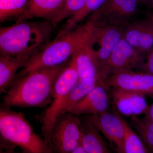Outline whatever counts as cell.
<instances>
[{
  "label": "cell",
  "mask_w": 153,
  "mask_h": 153,
  "mask_svg": "<svg viewBox=\"0 0 153 153\" xmlns=\"http://www.w3.org/2000/svg\"><path fill=\"white\" fill-rule=\"evenodd\" d=\"M132 124L140 137L149 153H153V122L138 116L131 117Z\"/></svg>",
  "instance_id": "obj_22"
},
{
  "label": "cell",
  "mask_w": 153,
  "mask_h": 153,
  "mask_svg": "<svg viewBox=\"0 0 153 153\" xmlns=\"http://www.w3.org/2000/svg\"><path fill=\"white\" fill-rule=\"evenodd\" d=\"M74 55L69 59L57 76L52 88L51 104L41 117V133L46 142L49 145L53 126L64 101L70 91L79 80Z\"/></svg>",
  "instance_id": "obj_5"
},
{
  "label": "cell",
  "mask_w": 153,
  "mask_h": 153,
  "mask_svg": "<svg viewBox=\"0 0 153 153\" xmlns=\"http://www.w3.org/2000/svg\"><path fill=\"white\" fill-rule=\"evenodd\" d=\"M147 19L149 20L153 29V12L148 13Z\"/></svg>",
  "instance_id": "obj_29"
},
{
  "label": "cell",
  "mask_w": 153,
  "mask_h": 153,
  "mask_svg": "<svg viewBox=\"0 0 153 153\" xmlns=\"http://www.w3.org/2000/svg\"><path fill=\"white\" fill-rule=\"evenodd\" d=\"M110 74V71L107 66H105L95 77L88 79H79L66 97L60 111V115L68 112L72 106L97 86L105 84V80Z\"/></svg>",
  "instance_id": "obj_15"
},
{
  "label": "cell",
  "mask_w": 153,
  "mask_h": 153,
  "mask_svg": "<svg viewBox=\"0 0 153 153\" xmlns=\"http://www.w3.org/2000/svg\"></svg>",
  "instance_id": "obj_31"
},
{
  "label": "cell",
  "mask_w": 153,
  "mask_h": 153,
  "mask_svg": "<svg viewBox=\"0 0 153 153\" xmlns=\"http://www.w3.org/2000/svg\"><path fill=\"white\" fill-rule=\"evenodd\" d=\"M146 59L142 70L143 72L153 75V48L147 54Z\"/></svg>",
  "instance_id": "obj_25"
},
{
  "label": "cell",
  "mask_w": 153,
  "mask_h": 153,
  "mask_svg": "<svg viewBox=\"0 0 153 153\" xmlns=\"http://www.w3.org/2000/svg\"><path fill=\"white\" fill-rule=\"evenodd\" d=\"M110 88L113 109L121 115L134 117L144 114L149 106L145 95L117 88Z\"/></svg>",
  "instance_id": "obj_12"
},
{
  "label": "cell",
  "mask_w": 153,
  "mask_h": 153,
  "mask_svg": "<svg viewBox=\"0 0 153 153\" xmlns=\"http://www.w3.org/2000/svg\"><path fill=\"white\" fill-rule=\"evenodd\" d=\"M53 28L45 20H25L0 26V56L32 57L49 42Z\"/></svg>",
  "instance_id": "obj_1"
},
{
  "label": "cell",
  "mask_w": 153,
  "mask_h": 153,
  "mask_svg": "<svg viewBox=\"0 0 153 153\" xmlns=\"http://www.w3.org/2000/svg\"><path fill=\"white\" fill-rule=\"evenodd\" d=\"M151 2H152V4L153 5V0H150Z\"/></svg>",
  "instance_id": "obj_30"
},
{
  "label": "cell",
  "mask_w": 153,
  "mask_h": 153,
  "mask_svg": "<svg viewBox=\"0 0 153 153\" xmlns=\"http://www.w3.org/2000/svg\"><path fill=\"white\" fill-rule=\"evenodd\" d=\"M29 0H0V24L17 20L25 13Z\"/></svg>",
  "instance_id": "obj_21"
},
{
  "label": "cell",
  "mask_w": 153,
  "mask_h": 153,
  "mask_svg": "<svg viewBox=\"0 0 153 153\" xmlns=\"http://www.w3.org/2000/svg\"><path fill=\"white\" fill-rule=\"evenodd\" d=\"M79 117L70 112L60 114L52 128L49 145L52 153H71L81 141Z\"/></svg>",
  "instance_id": "obj_7"
},
{
  "label": "cell",
  "mask_w": 153,
  "mask_h": 153,
  "mask_svg": "<svg viewBox=\"0 0 153 153\" xmlns=\"http://www.w3.org/2000/svg\"><path fill=\"white\" fill-rule=\"evenodd\" d=\"M144 114V118L153 122V103L150 105H149Z\"/></svg>",
  "instance_id": "obj_27"
},
{
  "label": "cell",
  "mask_w": 153,
  "mask_h": 153,
  "mask_svg": "<svg viewBox=\"0 0 153 153\" xmlns=\"http://www.w3.org/2000/svg\"><path fill=\"white\" fill-rule=\"evenodd\" d=\"M105 84L108 88H117L153 97V75L146 72L126 70L110 74Z\"/></svg>",
  "instance_id": "obj_9"
},
{
  "label": "cell",
  "mask_w": 153,
  "mask_h": 153,
  "mask_svg": "<svg viewBox=\"0 0 153 153\" xmlns=\"http://www.w3.org/2000/svg\"><path fill=\"white\" fill-rule=\"evenodd\" d=\"M87 0H65L63 8L55 21L52 23L53 27L57 26L64 19L75 15L85 6Z\"/></svg>",
  "instance_id": "obj_24"
},
{
  "label": "cell",
  "mask_w": 153,
  "mask_h": 153,
  "mask_svg": "<svg viewBox=\"0 0 153 153\" xmlns=\"http://www.w3.org/2000/svg\"><path fill=\"white\" fill-rule=\"evenodd\" d=\"M105 84L98 85L71 107L68 112L79 116L96 115L109 111L111 98Z\"/></svg>",
  "instance_id": "obj_13"
},
{
  "label": "cell",
  "mask_w": 153,
  "mask_h": 153,
  "mask_svg": "<svg viewBox=\"0 0 153 153\" xmlns=\"http://www.w3.org/2000/svg\"><path fill=\"white\" fill-rule=\"evenodd\" d=\"M79 119L82 131L81 142L86 153H111L108 145L89 115Z\"/></svg>",
  "instance_id": "obj_17"
},
{
  "label": "cell",
  "mask_w": 153,
  "mask_h": 153,
  "mask_svg": "<svg viewBox=\"0 0 153 153\" xmlns=\"http://www.w3.org/2000/svg\"><path fill=\"white\" fill-rule=\"evenodd\" d=\"M88 36V25L64 27L53 41L30 57L15 79L36 69L61 66L67 63Z\"/></svg>",
  "instance_id": "obj_3"
},
{
  "label": "cell",
  "mask_w": 153,
  "mask_h": 153,
  "mask_svg": "<svg viewBox=\"0 0 153 153\" xmlns=\"http://www.w3.org/2000/svg\"><path fill=\"white\" fill-rule=\"evenodd\" d=\"M86 22L88 25L86 45L102 69L106 66L113 50L123 38V27H98Z\"/></svg>",
  "instance_id": "obj_8"
},
{
  "label": "cell",
  "mask_w": 153,
  "mask_h": 153,
  "mask_svg": "<svg viewBox=\"0 0 153 153\" xmlns=\"http://www.w3.org/2000/svg\"><path fill=\"white\" fill-rule=\"evenodd\" d=\"M16 148L0 139V153H15Z\"/></svg>",
  "instance_id": "obj_26"
},
{
  "label": "cell",
  "mask_w": 153,
  "mask_h": 153,
  "mask_svg": "<svg viewBox=\"0 0 153 153\" xmlns=\"http://www.w3.org/2000/svg\"><path fill=\"white\" fill-rule=\"evenodd\" d=\"M94 125L109 141L117 153H123V129L118 113L113 109L102 114L88 115Z\"/></svg>",
  "instance_id": "obj_11"
},
{
  "label": "cell",
  "mask_w": 153,
  "mask_h": 153,
  "mask_svg": "<svg viewBox=\"0 0 153 153\" xmlns=\"http://www.w3.org/2000/svg\"><path fill=\"white\" fill-rule=\"evenodd\" d=\"M123 129V153H147L148 149L139 135L118 113Z\"/></svg>",
  "instance_id": "obj_20"
},
{
  "label": "cell",
  "mask_w": 153,
  "mask_h": 153,
  "mask_svg": "<svg viewBox=\"0 0 153 153\" xmlns=\"http://www.w3.org/2000/svg\"><path fill=\"white\" fill-rule=\"evenodd\" d=\"M139 0H106L87 22L98 27H122L136 13Z\"/></svg>",
  "instance_id": "obj_6"
},
{
  "label": "cell",
  "mask_w": 153,
  "mask_h": 153,
  "mask_svg": "<svg viewBox=\"0 0 153 153\" xmlns=\"http://www.w3.org/2000/svg\"><path fill=\"white\" fill-rule=\"evenodd\" d=\"M106 0H87L84 7L78 13L67 20L65 26L66 27L73 28L78 23L87 18L89 15L99 8Z\"/></svg>",
  "instance_id": "obj_23"
},
{
  "label": "cell",
  "mask_w": 153,
  "mask_h": 153,
  "mask_svg": "<svg viewBox=\"0 0 153 153\" xmlns=\"http://www.w3.org/2000/svg\"><path fill=\"white\" fill-rule=\"evenodd\" d=\"M71 153H86L85 149L83 147L81 141L77 145L72 151Z\"/></svg>",
  "instance_id": "obj_28"
},
{
  "label": "cell",
  "mask_w": 153,
  "mask_h": 153,
  "mask_svg": "<svg viewBox=\"0 0 153 153\" xmlns=\"http://www.w3.org/2000/svg\"><path fill=\"white\" fill-rule=\"evenodd\" d=\"M65 0H29L25 13L16 22L39 18L51 23L56 19L63 8Z\"/></svg>",
  "instance_id": "obj_16"
},
{
  "label": "cell",
  "mask_w": 153,
  "mask_h": 153,
  "mask_svg": "<svg viewBox=\"0 0 153 153\" xmlns=\"http://www.w3.org/2000/svg\"><path fill=\"white\" fill-rule=\"evenodd\" d=\"M0 139L24 153H52L50 146L33 129L22 112L0 105Z\"/></svg>",
  "instance_id": "obj_4"
},
{
  "label": "cell",
  "mask_w": 153,
  "mask_h": 153,
  "mask_svg": "<svg viewBox=\"0 0 153 153\" xmlns=\"http://www.w3.org/2000/svg\"><path fill=\"white\" fill-rule=\"evenodd\" d=\"M145 60V54L134 49L122 38L111 52L106 66L111 74L134 68L142 69Z\"/></svg>",
  "instance_id": "obj_10"
},
{
  "label": "cell",
  "mask_w": 153,
  "mask_h": 153,
  "mask_svg": "<svg viewBox=\"0 0 153 153\" xmlns=\"http://www.w3.org/2000/svg\"><path fill=\"white\" fill-rule=\"evenodd\" d=\"M66 63L56 67L36 69L16 78L3 97L2 104L10 108L45 105L51 99L55 80Z\"/></svg>",
  "instance_id": "obj_2"
},
{
  "label": "cell",
  "mask_w": 153,
  "mask_h": 153,
  "mask_svg": "<svg viewBox=\"0 0 153 153\" xmlns=\"http://www.w3.org/2000/svg\"><path fill=\"white\" fill-rule=\"evenodd\" d=\"M30 58L0 56V93L10 87L17 72L25 66Z\"/></svg>",
  "instance_id": "obj_19"
},
{
  "label": "cell",
  "mask_w": 153,
  "mask_h": 153,
  "mask_svg": "<svg viewBox=\"0 0 153 153\" xmlns=\"http://www.w3.org/2000/svg\"><path fill=\"white\" fill-rule=\"evenodd\" d=\"M126 25L122 29L123 38L134 49L147 54L153 48V29L149 20Z\"/></svg>",
  "instance_id": "obj_14"
},
{
  "label": "cell",
  "mask_w": 153,
  "mask_h": 153,
  "mask_svg": "<svg viewBox=\"0 0 153 153\" xmlns=\"http://www.w3.org/2000/svg\"><path fill=\"white\" fill-rule=\"evenodd\" d=\"M87 38L74 55L79 79H88L95 77L100 74L102 69L99 66L93 55L88 48L86 45Z\"/></svg>",
  "instance_id": "obj_18"
}]
</instances>
